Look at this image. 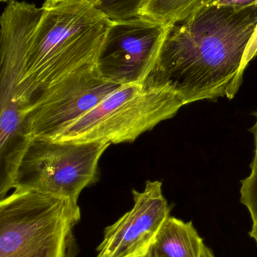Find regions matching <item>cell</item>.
I'll return each instance as SVG.
<instances>
[{"label":"cell","mask_w":257,"mask_h":257,"mask_svg":"<svg viewBox=\"0 0 257 257\" xmlns=\"http://www.w3.org/2000/svg\"><path fill=\"white\" fill-rule=\"evenodd\" d=\"M257 25V4L208 6L170 27L148 78L183 108L234 99L243 81V60Z\"/></svg>","instance_id":"cell-1"},{"label":"cell","mask_w":257,"mask_h":257,"mask_svg":"<svg viewBox=\"0 0 257 257\" xmlns=\"http://www.w3.org/2000/svg\"><path fill=\"white\" fill-rule=\"evenodd\" d=\"M27 48L23 98L27 111L38 96L64 78L98 66L113 21L89 0L45 2Z\"/></svg>","instance_id":"cell-2"},{"label":"cell","mask_w":257,"mask_h":257,"mask_svg":"<svg viewBox=\"0 0 257 257\" xmlns=\"http://www.w3.org/2000/svg\"><path fill=\"white\" fill-rule=\"evenodd\" d=\"M42 13V7L13 0L0 20V183L4 186L13 184L23 156L32 142L21 83L30 38Z\"/></svg>","instance_id":"cell-3"},{"label":"cell","mask_w":257,"mask_h":257,"mask_svg":"<svg viewBox=\"0 0 257 257\" xmlns=\"http://www.w3.org/2000/svg\"><path fill=\"white\" fill-rule=\"evenodd\" d=\"M80 219L77 201L14 190L0 200V257H67Z\"/></svg>","instance_id":"cell-4"},{"label":"cell","mask_w":257,"mask_h":257,"mask_svg":"<svg viewBox=\"0 0 257 257\" xmlns=\"http://www.w3.org/2000/svg\"><path fill=\"white\" fill-rule=\"evenodd\" d=\"M180 109L162 87L146 78L143 82L121 86L49 140L110 145L133 142L175 117Z\"/></svg>","instance_id":"cell-5"},{"label":"cell","mask_w":257,"mask_h":257,"mask_svg":"<svg viewBox=\"0 0 257 257\" xmlns=\"http://www.w3.org/2000/svg\"><path fill=\"white\" fill-rule=\"evenodd\" d=\"M110 144L33 139L18 166L14 190H34L78 202L98 181L99 161Z\"/></svg>","instance_id":"cell-6"},{"label":"cell","mask_w":257,"mask_h":257,"mask_svg":"<svg viewBox=\"0 0 257 257\" xmlns=\"http://www.w3.org/2000/svg\"><path fill=\"white\" fill-rule=\"evenodd\" d=\"M98 66L69 75L44 90L29 108L27 126L33 139H52L121 87Z\"/></svg>","instance_id":"cell-7"},{"label":"cell","mask_w":257,"mask_h":257,"mask_svg":"<svg viewBox=\"0 0 257 257\" xmlns=\"http://www.w3.org/2000/svg\"><path fill=\"white\" fill-rule=\"evenodd\" d=\"M170 27L140 17L113 22L98 59V70L120 85L143 82L155 67Z\"/></svg>","instance_id":"cell-8"},{"label":"cell","mask_w":257,"mask_h":257,"mask_svg":"<svg viewBox=\"0 0 257 257\" xmlns=\"http://www.w3.org/2000/svg\"><path fill=\"white\" fill-rule=\"evenodd\" d=\"M134 205L104 230L97 257H137L152 246L170 208L162 183L147 181L143 191L133 190Z\"/></svg>","instance_id":"cell-9"},{"label":"cell","mask_w":257,"mask_h":257,"mask_svg":"<svg viewBox=\"0 0 257 257\" xmlns=\"http://www.w3.org/2000/svg\"><path fill=\"white\" fill-rule=\"evenodd\" d=\"M192 222L168 217L153 243L154 249L161 257H202L205 247Z\"/></svg>","instance_id":"cell-10"},{"label":"cell","mask_w":257,"mask_h":257,"mask_svg":"<svg viewBox=\"0 0 257 257\" xmlns=\"http://www.w3.org/2000/svg\"><path fill=\"white\" fill-rule=\"evenodd\" d=\"M218 0H146L139 17L164 25L183 22Z\"/></svg>","instance_id":"cell-11"},{"label":"cell","mask_w":257,"mask_h":257,"mask_svg":"<svg viewBox=\"0 0 257 257\" xmlns=\"http://www.w3.org/2000/svg\"><path fill=\"white\" fill-rule=\"evenodd\" d=\"M113 22L139 18L146 0H89Z\"/></svg>","instance_id":"cell-12"},{"label":"cell","mask_w":257,"mask_h":257,"mask_svg":"<svg viewBox=\"0 0 257 257\" xmlns=\"http://www.w3.org/2000/svg\"><path fill=\"white\" fill-rule=\"evenodd\" d=\"M250 175L241 181L240 202L247 208L252 220L250 236L257 245V154L250 165Z\"/></svg>","instance_id":"cell-13"},{"label":"cell","mask_w":257,"mask_h":257,"mask_svg":"<svg viewBox=\"0 0 257 257\" xmlns=\"http://www.w3.org/2000/svg\"><path fill=\"white\" fill-rule=\"evenodd\" d=\"M257 56V25L252 34L251 38L249 41L248 45L246 48L244 54V60H243V68L245 70L247 65Z\"/></svg>","instance_id":"cell-14"},{"label":"cell","mask_w":257,"mask_h":257,"mask_svg":"<svg viewBox=\"0 0 257 257\" xmlns=\"http://www.w3.org/2000/svg\"><path fill=\"white\" fill-rule=\"evenodd\" d=\"M257 4V0H218L214 5L229 6V7L242 8Z\"/></svg>","instance_id":"cell-15"},{"label":"cell","mask_w":257,"mask_h":257,"mask_svg":"<svg viewBox=\"0 0 257 257\" xmlns=\"http://www.w3.org/2000/svg\"><path fill=\"white\" fill-rule=\"evenodd\" d=\"M253 114L254 115V117H256V121H255L253 126L250 128V132L253 134V139H254V153L257 154V111L253 113Z\"/></svg>","instance_id":"cell-16"},{"label":"cell","mask_w":257,"mask_h":257,"mask_svg":"<svg viewBox=\"0 0 257 257\" xmlns=\"http://www.w3.org/2000/svg\"><path fill=\"white\" fill-rule=\"evenodd\" d=\"M78 252L76 244H72L69 247V252H68L67 257H75Z\"/></svg>","instance_id":"cell-17"},{"label":"cell","mask_w":257,"mask_h":257,"mask_svg":"<svg viewBox=\"0 0 257 257\" xmlns=\"http://www.w3.org/2000/svg\"><path fill=\"white\" fill-rule=\"evenodd\" d=\"M202 257H215V256H214L212 250H211L209 247L205 246L203 249V252H202Z\"/></svg>","instance_id":"cell-18"},{"label":"cell","mask_w":257,"mask_h":257,"mask_svg":"<svg viewBox=\"0 0 257 257\" xmlns=\"http://www.w3.org/2000/svg\"><path fill=\"white\" fill-rule=\"evenodd\" d=\"M137 257H152V256H151V247H149V248L148 249L146 252H144V253H142V254H140V256Z\"/></svg>","instance_id":"cell-19"},{"label":"cell","mask_w":257,"mask_h":257,"mask_svg":"<svg viewBox=\"0 0 257 257\" xmlns=\"http://www.w3.org/2000/svg\"><path fill=\"white\" fill-rule=\"evenodd\" d=\"M151 256H152V257H161L155 251V249H154L153 244L151 246Z\"/></svg>","instance_id":"cell-20"},{"label":"cell","mask_w":257,"mask_h":257,"mask_svg":"<svg viewBox=\"0 0 257 257\" xmlns=\"http://www.w3.org/2000/svg\"><path fill=\"white\" fill-rule=\"evenodd\" d=\"M12 1H13V0H1L2 3H8V2L10 3Z\"/></svg>","instance_id":"cell-21"},{"label":"cell","mask_w":257,"mask_h":257,"mask_svg":"<svg viewBox=\"0 0 257 257\" xmlns=\"http://www.w3.org/2000/svg\"><path fill=\"white\" fill-rule=\"evenodd\" d=\"M55 1V0H45V2H48V3H51V2Z\"/></svg>","instance_id":"cell-22"}]
</instances>
